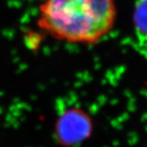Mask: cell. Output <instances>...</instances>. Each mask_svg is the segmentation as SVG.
Returning a JSON list of instances; mask_svg holds the SVG:
<instances>
[{"label": "cell", "mask_w": 147, "mask_h": 147, "mask_svg": "<svg viewBox=\"0 0 147 147\" xmlns=\"http://www.w3.org/2000/svg\"><path fill=\"white\" fill-rule=\"evenodd\" d=\"M92 132V118L80 107L65 109L54 125L56 141L63 147H75L82 144L90 138Z\"/></svg>", "instance_id": "2"}, {"label": "cell", "mask_w": 147, "mask_h": 147, "mask_svg": "<svg viewBox=\"0 0 147 147\" xmlns=\"http://www.w3.org/2000/svg\"><path fill=\"white\" fill-rule=\"evenodd\" d=\"M117 15L116 0H42L36 25L56 41L94 45L111 34Z\"/></svg>", "instance_id": "1"}, {"label": "cell", "mask_w": 147, "mask_h": 147, "mask_svg": "<svg viewBox=\"0 0 147 147\" xmlns=\"http://www.w3.org/2000/svg\"><path fill=\"white\" fill-rule=\"evenodd\" d=\"M133 26L141 43H147V0L136 2L133 13Z\"/></svg>", "instance_id": "3"}]
</instances>
